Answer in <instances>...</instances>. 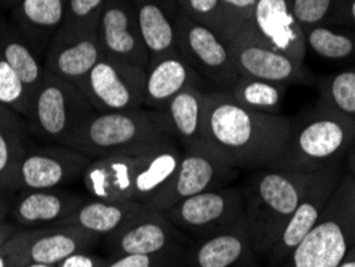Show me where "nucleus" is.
<instances>
[{
  "instance_id": "58836bf2",
  "label": "nucleus",
  "mask_w": 355,
  "mask_h": 267,
  "mask_svg": "<svg viewBox=\"0 0 355 267\" xmlns=\"http://www.w3.org/2000/svg\"><path fill=\"white\" fill-rule=\"evenodd\" d=\"M224 7H226L229 12L239 15L245 19L252 21L253 10L257 7L258 0H219Z\"/></svg>"
},
{
  "instance_id": "393cba45",
  "label": "nucleus",
  "mask_w": 355,
  "mask_h": 267,
  "mask_svg": "<svg viewBox=\"0 0 355 267\" xmlns=\"http://www.w3.org/2000/svg\"><path fill=\"white\" fill-rule=\"evenodd\" d=\"M150 58L178 53L173 0H132Z\"/></svg>"
},
{
  "instance_id": "9d476101",
  "label": "nucleus",
  "mask_w": 355,
  "mask_h": 267,
  "mask_svg": "<svg viewBox=\"0 0 355 267\" xmlns=\"http://www.w3.org/2000/svg\"><path fill=\"white\" fill-rule=\"evenodd\" d=\"M146 71L103 56L87 78L85 96L98 112L135 111L144 107Z\"/></svg>"
},
{
  "instance_id": "ea45409f",
  "label": "nucleus",
  "mask_w": 355,
  "mask_h": 267,
  "mask_svg": "<svg viewBox=\"0 0 355 267\" xmlns=\"http://www.w3.org/2000/svg\"><path fill=\"white\" fill-rule=\"evenodd\" d=\"M12 192H0V224L7 223V218L12 214Z\"/></svg>"
},
{
  "instance_id": "a18cd8bd",
  "label": "nucleus",
  "mask_w": 355,
  "mask_h": 267,
  "mask_svg": "<svg viewBox=\"0 0 355 267\" xmlns=\"http://www.w3.org/2000/svg\"><path fill=\"white\" fill-rule=\"evenodd\" d=\"M351 13H352V18L355 19V0L352 2V7H351Z\"/></svg>"
},
{
  "instance_id": "5701e85b",
  "label": "nucleus",
  "mask_w": 355,
  "mask_h": 267,
  "mask_svg": "<svg viewBox=\"0 0 355 267\" xmlns=\"http://www.w3.org/2000/svg\"><path fill=\"white\" fill-rule=\"evenodd\" d=\"M99 240L96 235L71 226L34 229L26 247V261L56 266L71 255L92 250Z\"/></svg>"
},
{
  "instance_id": "2eb2a0df",
  "label": "nucleus",
  "mask_w": 355,
  "mask_h": 267,
  "mask_svg": "<svg viewBox=\"0 0 355 267\" xmlns=\"http://www.w3.org/2000/svg\"><path fill=\"white\" fill-rule=\"evenodd\" d=\"M155 144L93 159L82 176L87 196L98 200L135 202L133 191L138 171Z\"/></svg>"
},
{
  "instance_id": "9b49d317",
  "label": "nucleus",
  "mask_w": 355,
  "mask_h": 267,
  "mask_svg": "<svg viewBox=\"0 0 355 267\" xmlns=\"http://www.w3.org/2000/svg\"><path fill=\"white\" fill-rule=\"evenodd\" d=\"M92 159L64 144L29 146L18 169V191L61 189L82 180Z\"/></svg>"
},
{
  "instance_id": "7c9ffc66",
  "label": "nucleus",
  "mask_w": 355,
  "mask_h": 267,
  "mask_svg": "<svg viewBox=\"0 0 355 267\" xmlns=\"http://www.w3.org/2000/svg\"><path fill=\"white\" fill-rule=\"evenodd\" d=\"M306 46L315 55L328 58V60H341L354 53L355 42L346 34H338L335 31L314 26L304 29Z\"/></svg>"
},
{
  "instance_id": "0eeeda50",
  "label": "nucleus",
  "mask_w": 355,
  "mask_h": 267,
  "mask_svg": "<svg viewBox=\"0 0 355 267\" xmlns=\"http://www.w3.org/2000/svg\"><path fill=\"white\" fill-rule=\"evenodd\" d=\"M231 51L232 62L240 77L284 83L304 77L301 64L269 46L259 37L252 21L232 15L218 34Z\"/></svg>"
},
{
  "instance_id": "6ab92c4d",
  "label": "nucleus",
  "mask_w": 355,
  "mask_h": 267,
  "mask_svg": "<svg viewBox=\"0 0 355 267\" xmlns=\"http://www.w3.org/2000/svg\"><path fill=\"white\" fill-rule=\"evenodd\" d=\"M252 24L269 46L302 66L306 56L304 31L296 23L290 0H258Z\"/></svg>"
},
{
  "instance_id": "ddd939ff",
  "label": "nucleus",
  "mask_w": 355,
  "mask_h": 267,
  "mask_svg": "<svg viewBox=\"0 0 355 267\" xmlns=\"http://www.w3.org/2000/svg\"><path fill=\"white\" fill-rule=\"evenodd\" d=\"M103 56L98 26L61 28L46 49L44 67L45 72L72 83L83 93L88 76Z\"/></svg>"
},
{
  "instance_id": "4be33fe9",
  "label": "nucleus",
  "mask_w": 355,
  "mask_h": 267,
  "mask_svg": "<svg viewBox=\"0 0 355 267\" xmlns=\"http://www.w3.org/2000/svg\"><path fill=\"white\" fill-rule=\"evenodd\" d=\"M150 212L154 210L139 202H111L88 197L61 226L82 229L103 240Z\"/></svg>"
},
{
  "instance_id": "bb28decb",
  "label": "nucleus",
  "mask_w": 355,
  "mask_h": 267,
  "mask_svg": "<svg viewBox=\"0 0 355 267\" xmlns=\"http://www.w3.org/2000/svg\"><path fill=\"white\" fill-rule=\"evenodd\" d=\"M0 53L28 88L31 98H34L44 80L45 67L40 64L39 56L35 55L29 42L13 29L2 26L0 28Z\"/></svg>"
},
{
  "instance_id": "f257e3e1",
  "label": "nucleus",
  "mask_w": 355,
  "mask_h": 267,
  "mask_svg": "<svg viewBox=\"0 0 355 267\" xmlns=\"http://www.w3.org/2000/svg\"><path fill=\"white\" fill-rule=\"evenodd\" d=\"M291 127V119L250 111L229 92L203 93L208 149L237 170L270 169L284 153Z\"/></svg>"
},
{
  "instance_id": "c03bdc74",
  "label": "nucleus",
  "mask_w": 355,
  "mask_h": 267,
  "mask_svg": "<svg viewBox=\"0 0 355 267\" xmlns=\"http://www.w3.org/2000/svg\"><path fill=\"white\" fill-rule=\"evenodd\" d=\"M24 267H56V266H51V264H40V263H28Z\"/></svg>"
},
{
  "instance_id": "2f4dec72",
  "label": "nucleus",
  "mask_w": 355,
  "mask_h": 267,
  "mask_svg": "<svg viewBox=\"0 0 355 267\" xmlns=\"http://www.w3.org/2000/svg\"><path fill=\"white\" fill-rule=\"evenodd\" d=\"M327 107L347 119H355V71H346L328 80L323 88V103Z\"/></svg>"
},
{
  "instance_id": "37998d69",
  "label": "nucleus",
  "mask_w": 355,
  "mask_h": 267,
  "mask_svg": "<svg viewBox=\"0 0 355 267\" xmlns=\"http://www.w3.org/2000/svg\"><path fill=\"white\" fill-rule=\"evenodd\" d=\"M338 267H355V245L351 250H349L347 256L343 259V263L339 264Z\"/></svg>"
},
{
  "instance_id": "7ed1b4c3",
  "label": "nucleus",
  "mask_w": 355,
  "mask_h": 267,
  "mask_svg": "<svg viewBox=\"0 0 355 267\" xmlns=\"http://www.w3.org/2000/svg\"><path fill=\"white\" fill-rule=\"evenodd\" d=\"M166 139H176L166 114L141 107L119 112L93 111L64 146L93 160Z\"/></svg>"
},
{
  "instance_id": "c9c22d12",
  "label": "nucleus",
  "mask_w": 355,
  "mask_h": 267,
  "mask_svg": "<svg viewBox=\"0 0 355 267\" xmlns=\"http://www.w3.org/2000/svg\"><path fill=\"white\" fill-rule=\"evenodd\" d=\"M333 0H291V12L302 31L320 26L331 13Z\"/></svg>"
},
{
  "instance_id": "a19ab883",
  "label": "nucleus",
  "mask_w": 355,
  "mask_h": 267,
  "mask_svg": "<svg viewBox=\"0 0 355 267\" xmlns=\"http://www.w3.org/2000/svg\"><path fill=\"white\" fill-rule=\"evenodd\" d=\"M19 230H21V229H19L18 226H15L13 223H8V221H7V223L0 224V248H2L3 245L7 243L8 240L13 237L15 234L19 232Z\"/></svg>"
},
{
  "instance_id": "6e6552de",
  "label": "nucleus",
  "mask_w": 355,
  "mask_h": 267,
  "mask_svg": "<svg viewBox=\"0 0 355 267\" xmlns=\"http://www.w3.org/2000/svg\"><path fill=\"white\" fill-rule=\"evenodd\" d=\"M162 214L194 242L213 237L245 221L243 191L226 186L197 193L175 203Z\"/></svg>"
},
{
  "instance_id": "20e7f679",
  "label": "nucleus",
  "mask_w": 355,
  "mask_h": 267,
  "mask_svg": "<svg viewBox=\"0 0 355 267\" xmlns=\"http://www.w3.org/2000/svg\"><path fill=\"white\" fill-rule=\"evenodd\" d=\"M354 136L351 119L320 104L301 120H293L284 153L270 169L317 173L335 164Z\"/></svg>"
},
{
  "instance_id": "c85d7f7f",
  "label": "nucleus",
  "mask_w": 355,
  "mask_h": 267,
  "mask_svg": "<svg viewBox=\"0 0 355 267\" xmlns=\"http://www.w3.org/2000/svg\"><path fill=\"white\" fill-rule=\"evenodd\" d=\"M229 93L240 106L261 114H277L284 101V88L280 83L258 78L240 77Z\"/></svg>"
},
{
  "instance_id": "f704fd0d",
  "label": "nucleus",
  "mask_w": 355,
  "mask_h": 267,
  "mask_svg": "<svg viewBox=\"0 0 355 267\" xmlns=\"http://www.w3.org/2000/svg\"><path fill=\"white\" fill-rule=\"evenodd\" d=\"M106 0H67L66 18L61 28H90L98 26Z\"/></svg>"
},
{
  "instance_id": "4c0bfd02",
  "label": "nucleus",
  "mask_w": 355,
  "mask_h": 267,
  "mask_svg": "<svg viewBox=\"0 0 355 267\" xmlns=\"http://www.w3.org/2000/svg\"><path fill=\"white\" fill-rule=\"evenodd\" d=\"M109 258L99 256L96 253H92L90 250L79 251V253L71 255L69 258L62 259L61 263L56 264V267H104Z\"/></svg>"
},
{
  "instance_id": "f3484780",
  "label": "nucleus",
  "mask_w": 355,
  "mask_h": 267,
  "mask_svg": "<svg viewBox=\"0 0 355 267\" xmlns=\"http://www.w3.org/2000/svg\"><path fill=\"white\" fill-rule=\"evenodd\" d=\"M338 166L335 164L325 166V169L317 173L314 182L309 191L297 205L293 216L286 223L282 230L280 237L277 239L274 248L266 259L269 267H282L302 239L311 232L320 219L327 203L330 202L333 192L338 187Z\"/></svg>"
},
{
  "instance_id": "49530a36",
  "label": "nucleus",
  "mask_w": 355,
  "mask_h": 267,
  "mask_svg": "<svg viewBox=\"0 0 355 267\" xmlns=\"http://www.w3.org/2000/svg\"><path fill=\"white\" fill-rule=\"evenodd\" d=\"M8 2H12V3H15V2H18V3H19V2H21V0H8Z\"/></svg>"
},
{
  "instance_id": "473e14b6",
  "label": "nucleus",
  "mask_w": 355,
  "mask_h": 267,
  "mask_svg": "<svg viewBox=\"0 0 355 267\" xmlns=\"http://www.w3.org/2000/svg\"><path fill=\"white\" fill-rule=\"evenodd\" d=\"M173 2L192 19L208 26L216 34H219V31L234 15L219 0H173Z\"/></svg>"
},
{
  "instance_id": "c756f323",
  "label": "nucleus",
  "mask_w": 355,
  "mask_h": 267,
  "mask_svg": "<svg viewBox=\"0 0 355 267\" xmlns=\"http://www.w3.org/2000/svg\"><path fill=\"white\" fill-rule=\"evenodd\" d=\"M0 104L24 120H28L33 106V98L28 88L2 53H0Z\"/></svg>"
},
{
  "instance_id": "e433bc0d",
  "label": "nucleus",
  "mask_w": 355,
  "mask_h": 267,
  "mask_svg": "<svg viewBox=\"0 0 355 267\" xmlns=\"http://www.w3.org/2000/svg\"><path fill=\"white\" fill-rule=\"evenodd\" d=\"M33 232L34 229H21L0 248V267H24L28 264L26 247L33 237Z\"/></svg>"
},
{
  "instance_id": "412c9836",
  "label": "nucleus",
  "mask_w": 355,
  "mask_h": 267,
  "mask_svg": "<svg viewBox=\"0 0 355 267\" xmlns=\"http://www.w3.org/2000/svg\"><path fill=\"white\" fill-rule=\"evenodd\" d=\"M203 80L196 74L180 51L164 56H153L146 69L144 107L165 111L178 93L191 87L203 90Z\"/></svg>"
},
{
  "instance_id": "a211bd4d",
  "label": "nucleus",
  "mask_w": 355,
  "mask_h": 267,
  "mask_svg": "<svg viewBox=\"0 0 355 267\" xmlns=\"http://www.w3.org/2000/svg\"><path fill=\"white\" fill-rule=\"evenodd\" d=\"M88 196L79 192L46 189L21 191L13 198L12 223L19 229H45L61 226Z\"/></svg>"
},
{
  "instance_id": "aec40b11",
  "label": "nucleus",
  "mask_w": 355,
  "mask_h": 267,
  "mask_svg": "<svg viewBox=\"0 0 355 267\" xmlns=\"http://www.w3.org/2000/svg\"><path fill=\"white\" fill-rule=\"evenodd\" d=\"M186 258L187 267H259L245 221L223 234L196 240Z\"/></svg>"
},
{
  "instance_id": "1a4fd4ad",
  "label": "nucleus",
  "mask_w": 355,
  "mask_h": 267,
  "mask_svg": "<svg viewBox=\"0 0 355 267\" xmlns=\"http://www.w3.org/2000/svg\"><path fill=\"white\" fill-rule=\"evenodd\" d=\"M175 29L178 50L203 83L216 87L219 92L231 90L240 76L224 40L182 10L175 15Z\"/></svg>"
},
{
  "instance_id": "a878e982",
  "label": "nucleus",
  "mask_w": 355,
  "mask_h": 267,
  "mask_svg": "<svg viewBox=\"0 0 355 267\" xmlns=\"http://www.w3.org/2000/svg\"><path fill=\"white\" fill-rule=\"evenodd\" d=\"M67 0H21L15 21L34 50L53 40L66 18Z\"/></svg>"
},
{
  "instance_id": "dca6fc26",
  "label": "nucleus",
  "mask_w": 355,
  "mask_h": 267,
  "mask_svg": "<svg viewBox=\"0 0 355 267\" xmlns=\"http://www.w3.org/2000/svg\"><path fill=\"white\" fill-rule=\"evenodd\" d=\"M111 258L125 255H155L165 251L189 248V239L184 237L164 214L150 212L137 218L127 226L103 239Z\"/></svg>"
},
{
  "instance_id": "f8f14e48",
  "label": "nucleus",
  "mask_w": 355,
  "mask_h": 267,
  "mask_svg": "<svg viewBox=\"0 0 355 267\" xmlns=\"http://www.w3.org/2000/svg\"><path fill=\"white\" fill-rule=\"evenodd\" d=\"M236 166L226 164L215 154L205 150H182L180 166L173 180L165 186L149 208L164 213L175 203L197 193L229 186L237 175Z\"/></svg>"
},
{
  "instance_id": "de8ad7c7",
  "label": "nucleus",
  "mask_w": 355,
  "mask_h": 267,
  "mask_svg": "<svg viewBox=\"0 0 355 267\" xmlns=\"http://www.w3.org/2000/svg\"><path fill=\"white\" fill-rule=\"evenodd\" d=\"M354 173H355V160H354Z\"/></svg>"
},
{
  "instance_id": "09e8293b",
  "label": "nucleus",
  "mask_w": 355,
  "mask_h": 267,
  "mask_svg": "<svg viewBox=\"0 0 355 267\" xmlns=\"http://www.w3.org/2000/svg\"><path fill=\"white\" fill-rule=\"evenodd\" d=\"M354 230H355V226H354Z\"/></svg>"
},
{
  "instance_id": "39448f33",
  "label": "nucleus",
  "mask_w": 355,
  "mask_h": 267,
  "mask_svg": "<svg viewBox=\"0 0 355 267\" xmlns=\"http://www.w3.org/2000/svg\"><path fill=\"white\" fill-rule=\"evenodd\" d=\"M355 181L338 184L320 219L282 267H338L355 245Z\"/></svg>"
},
{
  "instance_id": "b1692460",
  "label": "nucleus",
  "mask_w": 355,
  "mask_h": 267,
  "mask_svg": "<svg viewBox=\"0 0 355 267\" xmlns=\"http://www.w3.org/2000/svg\"><path fill=\"white\" fill-rule=\"evenodd\" d=\"M203 93L197 87L186 88L171 99L164 111L182 150L210 153L203 128Z\"/></svg>"
},
{
  "instance_id": "4468645a",
  "label": "nucleus",
  "mask_w": 355,
  "mask_h": 267,
  "mask_svg": "<svg viewBox=\"0 0 355 267\" xmlns=\"http://www.w3.org/2000/svg\"><path fill=\"white\" fill-rule=\"evenodd\" d=\"M98 39L104 56L148 69L150 55L132 0H106L98 19Z\"/></svg>"
},
{
  "instance_id": "423d86ee",
  "label": "nucleus",
  "mask_w": 355,
  "mask_h": 267,
  "mask_svg": "<svg viewBox=\"0 0 355 267\" xmlns=\"http://www.w3.org/2000/svg\"><path fill=\"white\" fill-rule=\"evenodd\" d=\"M95 109L72 83L45 72L26 125L37 138L66 144Z\"/></svg>"
},
{
  "instance_id": "cd10ccee",
  "label": "nucleus",
  "mask_w": 355,
  "mask_h": 267,
  "mask_svg": "<svg viewBox=\"0 0 355 267\" xmlns=\"http://www.w3.org/2000/svg\"><path fill=\"white\" fill-rule=\"evenodd\" d=\"M24 120L0 119V192L18 191V169L26 149Z\"/></svg>"
},
{
  "instance_id": "72a5a7b5",
  "label": "nucleus",
  "mask_w": 355,
  "mask_h": 267,
  "mask_svg": "<svg viewBox=\"0 0 355 267\" xmlns=\"http://www.w3.org/2000/svg\"><path fill=\"white\" fill-rule=\"evenodd\" d=\"M184 250L165 251L155 255H125L109 258L104 267H187Z\"/></svg>"
},
{
  "instance_id": "79ce46f5",
  "label": "nucleus",
  "mask_w": 355,
  "mask_h": 267,
  "mask_svg": "<svg viewBox=\"0 0 355 267\" xmlns=\"http://www.w3.org/2000/svg\"><path fill=\"white\" fill-rule=\"evenodd\" d=\"M0 119H5V120H13V122H18V120H24V119H21L18 114H15L13 111H10V109L3 107L2 104H0Z\"/></svg>"
},
{
  "instance_id": "f03ea898",
  "label": "nucleus",
  "mask_w": 355,
  "mask_h": 267,
  "mask_svg": "<svg viewBox=\"0 0 355 267\" xmlns=\"http://www.w3.org/2000/svg\"><path fill=\"white\" fill-rule=\"evenodd\" d=\"M317 173L259 169L242 187L245 223L259 259H268L277 239L309 191Z\"/></svg>"
}]
</instances>
